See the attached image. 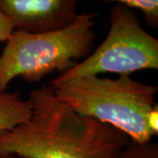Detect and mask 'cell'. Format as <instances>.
Returning a JSON list of instances; mask_svg holds the SVG:
<instances>
[{"mask_svg":"<svg viewBox=\"0 0 158 158\" xmlns=\"http://www.w3.org/2000/svg\"><path fill=\"white\" fill-rule=\"evenodd\" d=\"M60 101L82 116L121 131L130 141L146 143L158 134L155 85L129 76L72 79L50 88Z\"/></svg>","mask_w":158,"mask_h":158,"instance_id":"7a4b0ae2","label":"cell"},{"mask_svg":"<svg viewBox=\"0 0 158 158\" xmlns=\"http://www.w3.org/2000/svg\"><path fill=\"white\" fill-rule=\"evenodd\" d=\"M31 107L19 91H0V133L10 130L28 120Z\"/></svg>","mask_w":158,"mask_h":158,"instance_id":"8992f818","label":"cell"},{"mask_svg":"<svg viewBox=\"0 0 158 158\" xmlns=\"http://www.w3.org/2000/svg\"><path fill=\"white\" fill-rule=\"evenodd\" d=\"M104 2H115L130 9L136 8L142 11L144 19L152 28H158V0H103Z\"/></svg>","mask_w":158,"mask_h":158,"instance_id":"52a82bcc","label":"cell"},{"mask_svg":"<svg viewBox=\"0 0 158 158\" xmlns=\"http://www.w3.org/2000/svg\"><path fill=\"white\" fill-rule=\"evenodd\" d=\"M0 158H24L15 155H0Z\"/></svg>","mask_w":158,"mask_h":158,"instance_id":"30bf717a","label":"cell"},{"mask_svg":"<svg viewBox=\"0 0 158 158\" xmlns=\"http://www.w3.org/2000/svg\"><path fill=\"white\" fill-rule=\"evenodd\" d=\"M14 30V27L10 19L0 9V43L6 42Z\"/></svg>","mask_w":158,"mask_h":158,"instance_id":"9c48e42d","label":"cell"},{"mask_svg":"<svg viewBox=\"0 0 158 158\" xmlns=\"http://www.w3.org/2000/svg\"><path fill=\"white\" fill-rule=\"evenodd\" d=\"M95 12L78 14L64 28L42 33L15 29L0 56V91L18 77L38 82L48 74L67 71L91 53L96 37Z\"/></svg>","mask_w":158,"mask_h":158,"instance_id":"3957f363","label":"cell"},{"mask_svg":"<svg viewBox=\"0 0 158 158\" xmlns=\"http://www.w3.org/2000/svg\"><path fill=\"white\" fill-rule=\"evenodd\" d=\"M113 158H158V145L152 141L146 143L129 141Z\"/></svg>","mask_w":158,"mask_h":158,"instance_id":"ba28073f","label":"cell"},{"mask_svg":"<svg viewBox=\"0 0 158 158\" xmlns=\"http://www.w3.org/2000/svg\"><path fill=\"white\" fill-rule=\"evenodd\" d=\"M110 27L100 45L73 68L48 84L54 88L63 83L101 74L119 76L158 69V40L141 27L132 9L117 4L109 14Z\"/></svg>","mask_w":158,"mask_h":158,"instance_id":"277c9868","label":"cell"},{"mask_svg":"<svg viewBox=\"0 0 158 158\" xmlns=\"http://www.w3.org/2000/svg\"><path fill=\"white\" fill-rule=\"evenodd\" d=\"M27 121L0 133V155L24 158H113L130 139L121 131L82 116L47 85L28 97Z\"/></svg>","mask_w":158,"mask_h":158,"instance_id":"6da1fadb","label":"cell"},{"mask_svg":"<svg viewBox=\"0 0 158 158\" xmlns=\"http://www.w3.org/2000/svg\"><path fill=\"white\" fill-rule=\"evenodd\" d=\"M78 0H0L14 29L29 33L60 30L77 19Z\"/></svg>","mask_w":158,"mask_h":158,"instance_id":"5b68a950","label":"cell"}]
</instances>
